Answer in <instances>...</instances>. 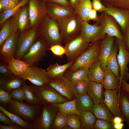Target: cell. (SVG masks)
Segmentation results:
<instances>
[{
	"label": "cell",
	"mask_w": 129,
	"mask_h": 129,
	"mask_svg": "<svg viewBox=\"0 0 129 129\" xmlns=\"http://www.w3.org/2000/svg\"><path fill=\"white\" fill-rule=\"evenodd\" d=\"M14 76L11 71L7 68L6 63L0 61V83H2L7 78Z\"/></svg>",
	"instance_id": "cell-42"
},
{
	"label": "cell",
	"mask_w": 129,
	"mask_h": 129,
	"mask_svg": "<svg viewBox=\"0 0 129 129\" xmlns=\"http://www.w3.org/2000/svg\"><path fill=\"white\" fill-rule=\"evenodd\" d=\"M89 68L83 67L72 72H68L66 71L64 76L74 84L81 81L89 82Z\"/></svg>",
	"instance_id": "cell-26"
},
{
	"label": "cell",
	"mask_w": 129,
	"mask_h": 129,
	"mask_svg": "<svg viewBox=\"0 0 129 129\" xmlns=\"http://www.w3.org/2000/svg\"><path fill=\"white\" fill-rule=\"evenodd\" d=\"M97 12L96 10L93 9L91 10L88 17L89 22L91 20L95 21L96 22L97 21L99 16L97 15Z\"/></svg>",
	"instance_id": "cell-54"
},
{
	"label": "cell",
	"mask_w": 129,
	"mask_h": 129,
	"mask_svg": "<svg viewBox=\"0 0 129 129\" xmlns=\"http://www.w3.org/2000/svg\"><path fill=\"white\" fill-rule=\"evenodd\" d=\"M80 116L81 129H93L96 117L90 111H81Z\"/></svg>",
	"instance_id": "cell-35"
},
{
	"label": "cell",
	"mask_w": 129,
	"mask_h": 129,
	"mask_svg": "<svg viewBox=\"0 0 129 129\" xmlns=\"http://www.w3.org/2000/svg\"><path fill=\"white\" fill-rule=\"evenodd\" d=\"M18 4L14 0H0V12L12 9Z\"/></svg>",
	"instance_id": "cell-46"
},
{
	"label": "cell",
	"mask_w": 129,
	"mask_h": 129,
	"mask_svg": "<svg viewBox=\"0 0 129 129\" xmlns=\"http://www.w3.org/2000/svg\"><path fill=\"white\" fill-rule=\"evenodd\" d=\"M46 3L47 15L56 21L65 17L77 14L75 10L71 8L65 7L49 1Z\"/></svg>",
	"instance_id": "cell-18"
},
{
	"label": "cell",
	"mask_w": 129,
	"mask_h": 129,
	"mask_svg": "<svg viewBox=\"0 0 129 129\" xmlns=\"http://www.w3.org/2000/svg\"><path fill=\"white\" fill-rule=\"evenodd\" d=\"M104 12L111 16L114 19L120 27L124 34L129 22V9L108 5Z\"/></svg>",
	"instance_id": "cell-20"
},
{
	"label": "cell",
	"mask_w": 129,
	"mask_h": 129,
	"mask_svg": "<svg viewBox=\"0 0 129 129\" xmlns=\"http://www.w3.org/2000/svg\"><path fill=\"white\" fill-rule=\"evenodd\" d=\"M11 99L10 93L4 89L0 87V102L2 106L5 108Z\"/></svg>",
	"instance_id": "cell-45"
},
{
	"label": "cell",
	"mask_w": 129,
	"mask_h": 129,
	"mask_svg": "<svg viewBox=\"0 0 129 129\" xmlns=\"http://www.w3.org/2000/svg\"><path fill=\"white\" fill-rule=\"evenodd\" d=\"M22 88L24 100L31 105H38L40 104L38 98L32 90L30 85H27L25 82Z\"/></svg>",
	"instance_id": "cell-38"
},
{
	"label": "cell",
	"mask_w": 129,
	"mask_h": 129,
	"mask_svg": "<svg viewBox=\"0 0 129 129\" xmlns=\"http://www.w3.org/2000/svg\"><path fill=\"white\" fill-rule=\"evenodd\" d=\"M2 27L0 31V46L13 33L10 18L5 22Z\"/></svg>",
	"instance_id": "cell-39"
},
{
	"label": "cell",
	"mask_w": 129,
	"mask_h": 129,
	"mask_svg": "<svg viewBox=\"0 0 129 129\" xmlns=\"http://www.w3.org/2000/svg\"><path fill=\"white\" fill-rule=\"evenodd\" d=\"M23 128L18 125H6L0 124V129H22Z\"/></svg>",
	"instance_id": "cell-55"
},
{
	"label": "cell",
	"mask_w": 129,
	"mask_h": 129,
	"mask_svg": "<svg viewBox=\"0 0 129 129\" xmlns=\"http://www.w3.org/2000/svg\"><path fill=\"white\" fill-rule=\"evenodd\" d=\"M38 31L39 36L44 38L50 47L64 43L57 22L47 15L38 26Z\"/></svg>",
	"instance_id": "cell-1"
},
{
	"label": "cell",
	"mask_w": 129,
	"mask_h": 129,
	"mask_svg": "<svg viewBox=\"0 0 129 129\" xmlns=\"http://www.w3.org/2000/svg\"><path fill=\"white\" fill-rule=\"evenodd\" d=\"M119 91L118 89L105 90L104 92L103 101L105 105L114 116H119L122 118L119 104L118 96Z\"/></svg>",
	"instance_id": "cell-19"
},
{
	"label": "cell",
	"mask_w": 129,
	"mask_h": 129,
	"mask_svg": "<svg viewBox=\"0 0 129 129\" xmlns=\"http://www.w3.org/2000/svg\"><path fill=\"white\" fill-rule=\"evenodd\" d=\"M80 34L89 43L102 40L106 34L101 25L96 23L91 25L83 21Z\"/></svg>",
	"instance_id": "cell-13"
},
{
	"label": "cell",
	"mask_w": 129,
	"mask_h": 129,
	"mask_svg": "<svg viewBox=\"0 0 129 129\" xmlns=\"http://www.w3.org/2000/svg\"><path fill=\"white\" fill-rule=\"evenodd\" d=\"M28 12L31 27L38 26L47 15L46 2L42 0H29Z\"/></svg>",
	"instance_id": "cell-12"
},
{
	"label": "cell",
	"mask_w": 129,
	"mask_h": 129,
	"mask_svg": "<svg viewBox=\"0 0 129 129\" xmlns=\"http://www.w3.org/2000/svg\"><path fill=\"white\" fill-rule=\"evenodd\" d=\"M49 50L54 55L59 57L62 56L65 53V48L62 45L56 44L53 45L50 47Z\"/></svg>",
	"instance_id": "cell-48"
},
{
	"label": "cell",
	"mask_w": 129,
	"mask_h": 129,
	"mask_svg": "<svg viewBox=\"0 0 129 129\" xmlns=\"http://www.w3.org/2000/svg\"><path fill=\"white\" fill-rule=\"evenodd\" d=\"M102 84L89 81L87 93L91 98L94 104L103 103Z\"/></svg>",
	"instance_id": "cell-23"
},
{
	"label": "cell",
	"mask_w": 129,
	"mask_h": 129,
	"mask_svg": "<svg viewBox=\"0 0 129 129\" xmlns=\"http://www.w3.org/2000/svg\"><path fill=\"white\" fill-rule=\"evenodd\" d=\"M92 9L91 0H80L75 10L82 21L88 22V16Z\"/></svg>",
	"instance_id": "cell-32"
},
{
	"label": "cell",
	"mask_w": 129,
	"mask_h": 129,
	"mask_svg": "<svg viewBox=\"0 0 129 129\" xmlns=\"http://www.w3.org/2000/svg\"><path fill=\"white\" fill-rule=\"evenodd\" d=\"M102 40L90 43L88 48L76 58L66 72H72L83 67L89 68L93 63L98 60Z\"/></svg>",
	"instance_id": "cell-3"
},
{
	"label": "cell",
	"mask_w": 129,
	"mask_h": 129,
	"mask_svg": "<svg viewBox=\"0 0 129 129\" xmlns=\"http://www.w3.org/2000/svg\"><path fill=\"white\" fill-rule=\"evenodd\" d=\"M75 61L68 62L60 65L57 63L49 65L46 71L52 78H58L64 76L65 72L71 66Z\"/></svg>",
	"instance_id": "cell-29"
},
{
	"label": "cell",
	"mask_w": 129,
	"mask_h": 129,
	"mask_svg": "<svg viewBox=\"0 0 129 129\" xmlns=\"http://www.w3.org/2000/svg\"><path fill=\"white\" fill-rule=\"evenodd\" d=\"M113 124L107 120L98 119H96L94 125L96 129H113Z\"/></svg>",
	"instance_id": "cell-44"
},
{
	"label": "cell",
	"mask_w": 129,
	"mask_h": 129,
	"mask_svg": "<svg viewBox=\"0 0 129 129\" xmlns=\"http://www.w3.org/2000/svg\"><path fill=\"white\" fill-rule=\"evenodd\" d=\"M67 124L72 129H81V122L79 116L75 114L67 115Z\"/></svg>",
	"instance_id": "cell-41"
},
{
	"label": "cell",
	"mask_w": 129,
	"mask_h": 129,
	"mask_svg": "<svg viewBox=\"0 0 129 129\" xmlns=\"http://www.w3.org/2000/svg\"><path fill=\"white\" fill-rule=\"evenodd\" d=\"M124 126V124L122 123L114 124L113 127L115 129H122Z\"/></svg>",
	"instance_id": "cell-59"
},
{
	"label": "cell",
	"mask_w": 129,
	"mask_h": 129,
	"mask_svg": "<svg viewBox=\"0 0 129 129\" xmlns=\"http://www.w3.org/2000/svg\"><path fill=\"white\" fill-rule=\"evenodd\" d=\"M48 1L56 3L65 7L71 8L69 2L68 0H49Z\"/></svg>",
	"instance_id": "cell-53"
},
{
	"label": "cell",
	"mask_w": 129,
	"mask_h": 129,
	"mask_svg": "<svg viewBox=\"0 0 129 129\" xmlns=\"http://www.w3.org/2000/svg\"><path fill=\"white\" fill-rule=\"evenodd\" d=\"M76 98L72 100L59 103H53V105L58 107V112L67 115L75 114L80 115L81 111L78 110L76 105Z\"/></svg>",
	"instance_id": "cell-33"
},
{
	"label": "cell",
	"mask_w": 129,
	"mask_h": 129,
	"mask_svg": "<svg viewBox=\"0 0 129 129\" xmlns=\"http://www.w3.org/2000/svg\"><path fill=\"white\" fill-rule=\"evenodd\" d=\"M123 36V41L124 45L126 49L129 52V22L126 27Z\"/></svg>",
	"instance_id": "cell-51"
},
{
	"label": "cell",
	"mask_w": 129,
	"mask_h": 129,
	"mask_svg": "<svg viewBox=\"0 0 129 129\" xmlns=\"http://www.w3.org/2000/svg\"><path fill=\"white\" fill-rule=\"evenodd\" d=\"M0 121L6 125H15L16 124L1 112H0Z\"/></svg>",
	"instance_id": "cell-52"
},
{
	"label": "cell",
	"mask_w": 129,
	"mask_h": 129,
	"mask_svg": "<svg viewBox=\"0 0 129 129\" xmlns=\"http://www.w3.org/2000/svg\"><path fill=\"white\" fill-rule=\"evenodd\" d=\"M20 77L38 86L49 85L52 79L46 70L37 66H29L27 71Z\"/></svg>",
	"instance_id": "cell-11"
},
{
	"label": "cell",
	"mask_w": 129,
	"mask_h": 129,
	"mask_svg": "<svg viewBox=\"0 0 129 129\" xmlns=\"http://www.w3.org/2000/svg\"><path fill=\"white\" fill-rule=\"evenodd\" d=\"M67 115L58 112L54 120L52 129H61L67 124Z\"/></svg>",
	"instance_id": "cell-40"
},
{
	"label": "cell",
	"mask_w": 129,
	"mask_h": 129,
	"mask_svg": "<svg viewBox=\"0 0 129 129\" xmlns=\"http://www.w3.org/2000/svg\"><path fill=\"white\" fill-rule=\"evenodd\" d=\"M65 54L68 62L75 61L88 47V43L79 34L65 43Z\"/></svg>",
	"instance_id": "cell-9"
},
{
	"label": "cell",
	"mask_w": 129,
	"mask_h": 129,
	"mask_svg": "<svg viewBox=\"0 0 129 129\" xmlns=\"http://www.w3.org/2000/svg\"><path fill=\"white\" fill-rule=\"evenodd\" d=\"M10 95L12 98L24 103V93L22 87L12 91L10 93Z\"/></svg>",
	"instance_id": "cell-49"
},
{
	"label": "cell",
	"mask_w": 129,
	"mask_h": 129,
	"mask_svg": "<svg viewBox=\"0 0 129 129\" xmlns=\"http://www.w3.org/2000/svg\"><path fill=\"white\" fill-rule=\"evenodd\" d=\"M44 1L45 2L48 1L49 0H42Z\"/></svg>",
	"instance_id": "cell-62"
},
{
	"label": "cell",
	"mask_w": 129,
	"mask_h": 129,
	"mask_svg": "<svg viewBox=\"0 0 129 129\" xmlns=\"http://www.w3.org/2000/svg\"><path fill=\"white\" fill-rule=\"evenodd\" d=\"M116 43L118 50L117 59L119 65L120 73L119 79V89L122 80L126 81L129 79V73L127 65L129 63V52L125 48L123 40L116 38Z\"/></svg>",
	"instance_id": "cell-16"
},
{
	"label": "cell",
	"mask_w": 129,
	"mask_h": 129,
	"mask_svg": "<svg viewBox=\"0 0 129 129\" xmlns=\"http://www.w3.org/2000/svg\"><path fill=\"white\" fill-rule=\"evenodd\" d=\"M49 85L69 101L76 98L78 95L74 84L64 76L52 78Z\"/></svg>",
	"instance_id": "cell-10"
},
{
	"label": "cell",
	"mask_w": 129,
	"mask_h": 129,
	"mask_svg": "<svg viewBox=\"0 0 129 129\" xmlns=\"http://www.w3.org/2000/svg\"><path fill=\"white\" fill-rule=\"evenodd\" d=\"M63 129H72L70 126L67 124L63 128Z\"/></svg>",
	"instance_id": "cell-60"
},
{
	"label": "cell",
	"mask_w": 129,
	"mask_h": 129,
	"mask_svg": "<svg viewBox=\"0 0 129 129\" xmlns=\"http://www.w3.org/2000/svg\"><path fill=\"white\" fill-rule=\"evenodd\" d=\"M24 6L10 18L13 33L18 30L22 32L31 27L28 7Z\"/></svg>",
	"instance_id": "cell-15"
},
{
	"label": "cell",
	"mask_w": 129,
	"mask_h": 129,
	"mask_svg": "<svg viewBox=\"0 0 129 129\" xmlns=\"http://www.w3.org/2000/svg\"><path fill=\"white\" fill-rule=\"evenodd\" d=\"M118 96L122 118L129 127V93L121 89Z\"/></svg>",
	"instance_id": "cell-24"
},
{
	"label": "cell",
	"mask_w": 129,
	"mask_h": 129,
	"mask_svg": "<svg viewBox=\"0 0 129 129\" xmlns=\"http://www.w3.org/2000/svg\"><path fill=\"white\" fill-rule=\"evenodd\" d=\"M43 106L41 113L31 124L30 129L52 128L54 120L58 112V108L51 104Z\"/></svg>",
	"instance_id": "cell-8"
},
{
	"label": "cell",
	"mask_w": 129,
	"mask_h": 129,
	"mask_svg": "<svg viewBox=\"0 0 129 129\" xmlns=\"http://www.w3.org/2000/svg\"><path fill=\"white\" fill-rule=\"evenodd\" d=\"M0 111L9 117L14 123L18 125L23 129H30L31 124L19 116L8 111L1 105Z\"/></svg>",
	"instance_id": "cell-36"
},
{
	"label": "cell",
	"mask_w": 129,
	"mask_h": 129,
	"mask_svg": "<svg viewBox=\"0 0 129 129\" xmlns=\"http://www.w3.org/2000/svg\"><path fill=\"white\" fill-rule=\"evenodd\" d=\"M15 0L17 3H18L22 0Z\"/></svg>",
	"instance_id": "cell-61"
},
{
	"label": "cell",
	"mask_w": 129,
	"mask_h": 129,
	"mask_svg": "<svg viewBox=\"0 0 129 129\" xmlns=\"http://www.w3.org/2000/svg\"><path fill=\"white\" fill-rule=\"evenodd\" d=\"M6 109L20 117L29 123L33 122L41 108L40 104L32 105L25 104L14 99L7 105Z\"/></svg>",
	"instance_id": "cell-4"
},
{
	"label": "cell",
	"mask_w": 129,
	"mask_h": 129,
	"mask_svg": "<svg viewBox=\"0 0 129 129\" xmlns=\"http://www.w3.org/2000/svg\"><path fill=\"white\" fill-rule=\"evenodd\" d=\"M114 42L113 37L107 36L101 41L98 60L104 71L106 68V61L114 45Z\"/></svg>",
	"instance_id": "cell-21"
},
{
	"label": "cell",
	"mask_w": 129,
	"mask_h": 129,
	"mask_svg": "<svg viewBox=\"0 0 129 129\" xmlns=\"http://www.w3.org/2000/svg\"><path fill=\"white\" fill-rule=\"evenodd\" d=\"M80 0H70L69 2L71 8L75 10Z\"/></svg>",
	"instance_id": "cell-57"
},
{
	"label": "cell",
	"mask_w": 129,
	"mask_h": 129,
	"mask_svg": "<svg viewBox=\"0 0 129 129\" xmlns=\"http://www.w3.org/2000/svg\"><path fill=\"white\" fill-rule=\"evenodd\" d=\"M94 104L93 100L87 93L78 94L76 98V105L77 109L79 110L81 112L90 111Z\"/></svg>",
	"instance_id": "cell-34"
},
{
	"label": "cell",
	"mask_w": 129,
	"mask_h": 129,
	"mask_svg": "<svg viewBox=\"0 0 129 129\" xmlns=\"http://www.w3.org/2000/svg\"><path fill=\"white\" fill-rule=\"evenodd\" d=\"M50 47L45 40L39 36L28 52L20 59L30 66H37L46 55Z\"/></svg>",
	"instance_id": "cell-7"
},
{
	"label": "cell",
	"mask_w": 129,
	"mask_h": 129,
	"mask_svg": "<svg viewBox=\"0 0 129 129\" xmlns=\"http://www.w3.org/2000/svg\"><path fill=\"white\" fill-rule=\"evenodd\" d=\"M20 32L12 33L0 46V61L6 63L14 57L17 41Z\"/></svg>",
	"instance_id": "cell-17"
},
{
	"label": "cell",
	"mask_w": 129,
	"mask_h": 129,
	"mask_svg": "<svg viewBox=\"0 0 129 129\" xmlns=\"http://www.w3.org/2000/svg\"><path fill=\"white\" fill-rule=\"evenodd\" d=\"M101 0H92V2L93 9L100 12H104L106 7L103 5L101 2Z\"/></svg>",
	"instance_id": "cell-50"
},
{
	"label": "cell",
	"mask_w": 129,
	"mask_h": 129,
	"mask_svg": "<svg viewBox=\"0 0 129 129\" xmlns=\"http://www.w3.org/2000/svg\"><path fill=\"white\" fill-rule=\"evenodd\" d=\"M123 120L121 117L118 116H115L114 117L112 121L113 124L122 123Z\"/></svg>",
	"instance_id": "cell-58"
},
{
	"label": "cell",
	"mask_w": 129,
	"mask_h": 129,
	"mask_svg": "<svg viewBox=\"0 0 129 129\" xmlns=\"http://www.w3.org/2000/svg\"><path fill=\"white\" fill-rule=\"evenodd\" d=\"M56 21L64 43L80 34L82 21L77 14Z\"/></svg>",
	"instance_id": "cell-2"
},
{
	"label": "cell",
	"mask_w": 129,
	"mask_h": 129,
	"mask_svg": "<svg viewBox=\"0 0 129 129\" xmlns=\"http://www.w3.org/2000/svg\"><path fill=\"white\" fill-rule=\"evenodd\" d=\"M104 75V71L98 60L93 63L90 67L88 75L89 81L102 84Z\"/></svg>",
	"instance_id": "cell-28"
},
{
	"label": "cell",
	"mask_w": 129,
	"mask_h": 129,
	"mask_svg": "<svg viewBox=\"0 0 129 129\" xmlns=\"http://www.w3.org/2000/svg\"><path fill=\"white\" fill-rule=\"evenodd\" d=\"M29 0H22L14 8L1 12L0 15V26L2 27L5 22L13 16L21 8L29 3Z\"/></svg>",
	"instance_id": "cell-37"
},
{
	"label": "cell",
	"mask_w": 129,
	"mask_h": 129,
	"mask_svg": "<svg viewBox=\"0 0 129 129\" xmlns=\"http://www.w3.org/2000/svg\"><path fill=\"white\" fill-rule=\"evenodd\" d=\"M96 22L102 26L104 33L107 36L115 37L123 40V35L118 27L117 23L110 15L104 12H102L99 16Z\"/></svg>",
	"instance_id": "cell-14"
},
{
	"label": "cell",
	"mask_w": 129,
	"mask_h": 129,
	"mask_svg": "<svg viewBox=\"0 0 129 129\" xmlns=\"http://www.w3.org/2000/svg\"></svg>",
	"instance_id": "cell-63"
},
{
	"label": "cell",
	"mask_w": 129,
	"mask_h": 129,
	"mask_svg": "<svg viewBox=\"0 0 129 129\" xmlns=\"http://www.w3.org/2000/svg\"><path fill=\"white\" fill-rule=\"evenodd\" d=\"M30 86L40 103L43 105L61 103L69 101L49 84L38 86L32 84Z\"/></svg>",
	"instance_id": "cell-5"
},
{
	"label": "cell",
	"mask_w": 129,
	"mask_h": 129,
	"mask_svg": "<svg viewBox=\"0 0 129 129\" xmlns=\"http://www.w3.org/2000/svg\"><path fill=\"white\" fill-rule=\"evenodd\" d=\"M118 50V49L117 44L116 45L114 44L107 59L106 63V67L111 70L119 80L120 69L117 59Z\"/></svg>",
	"instance_id": "cell-25"
},
{
	"label": "cell",
	"mask_w": 129,
	"mask_h": 129,
	"mask_svg": "<svg viewBox=\"0 0 129 129\" xmlns=\"http://www.w3.org/2000/svg\"><path fill=\"white\" fill-rule=\"evenodd\" d=\"M105 90L118 89L119 91V80L113 73L106 67L104 71V76L102 83Z\"/></svg>",
	"instance_id": "cell-27"
},
{
	"label": "cell",
	"mask_w": 129,
	"mask_h": 129,
	"mask_svg": "<svg viewBox=\"0 0 129 129\" xmlns=\"http://www.w3.org/2000/svg\"><path fill=\"white\" fill-rule=\"evenodd\" d=\"M120 87L121 89L129 93V84L127 82V81L124 80H122L120 83Z\"/></svg>",
	"instance_id": "cell-56"
},
{
	"label": "cell",
	"mask_w": 129,
	"mask_h": 129,
	"mask_svg": "<svg viewBox=\"0 0 129 129\" xmlns=\"http://www.w3.org/2000/svg\"><path fill=\"white\" fill-rule=\"evenodd\" d=\"M88 82L83 81H81L74 84L78 94H82L87 93Z\"/></svg>",
	"instance_id": "cell-47"
},
{
	"label": "cell",
	"mask_w": 129,
	"mask_h": 129,
	"mask_svg": "<svg viewBox=\"0 0 129 129\" xmlns=\"http://www.w3.org/2000/svg\"><path fill=\"white\" fill-rule=\"evenodd\" d=\"M7 68L15 77H20L27 70L30 65L20 59L13 57L6 63Z\"/></svg>",
	"instance_id": "cell-22"
},
{
	"label": "cell",
	"mask_w": 129,
	"mask_h": 129,
	"mask_svg": "<svg viewBox=\"0 0 129 129\" xmlns=\"http://www.w3.org/2000/svg\"><path fill=\"white\" fill-rule=\"evenodd\" d=\"M38 26L20 32L17 41L15 58L20 59L28 51L39 37Z\"/></svg>",
	"instance_id": "cell-6"
},
{
	"label": "cell",
	"mask_w": 129,
	"mask_h": 129,
	"mask_svg": "<svg viewBox=\"0 0 129 129\" xmlns=\"http://www.w3.org/2000/svg\"><path fill=\"white\" fill-rule=\"evenodd\" d=\"M25 81L22 77L13 76L0 83V87L10 93L12 91L22 87Z\"/></svg>",
	"instance_id": "cell-31"
},
{
	"label": "cell",
	"mask_w": 129,
	"mask_h": 129,
	"mask_svg": "<svg viewBox=\"0 0 129 129\" xmlns=\"http://www.w3.org/2000/svg\"><path fill=\"white\" fill-rule=\"evenodd\" d=\"M108 5L112 7L129 9V0H105Z\"/></svg>",
	"instance_id": "cell-43"
},
{
	"label": "cell",
	"mask_w": 129,
	"mask_h": 129,
	"mask_svg": "<svg viewBox=\"0 0 129 129\" xmlns=\"http://www.w3.org/2000/svg\"><path fill=\"white\" fill-rule=\"evenodd\" d=\"M90 111L97 119L112 123L114 117L103 103L94 104Z\"/></svg>",
	"instance_id": "cell-30"
}]
</instances>
